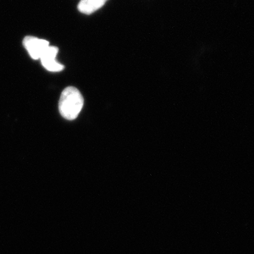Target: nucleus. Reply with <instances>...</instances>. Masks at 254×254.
<instances>
[{"instance_id":"4","label":"nucleus","mask_w":254,"mask_h":254,"mask_svg":"<svg viewBox=\"0 0 254 254\" xmlns=\"http://www.w3.org/2000/svg\"><path fill=\"white\" fill-rule=\"evenodd\" d=\"M108 0H81L78 9L83 14L90 15L104 6Z\"/></svg>"},{"instance_id":"1","label":"nucleus","mask_w":254,"mask_h":254,"mask_svg":"<svg viewBox=\"0 0 254 254\" xmlns=\"http://www.w3.org/2000/svg\"><path fill=\"white\" fill-rule=\"evenodd\" d=\"M84 100L81 93L75 87L65 88L62 93L59 101V111L64 118L75 120L81 113Z\"/></svg>"},{"instance_id":"3","label":"nucleus","mask_w":254,"mask_h":254,"mask_svg":"<svg viewBox=\"0 0 254 254\" xmlns=\"http://www.w3.org/2000/svg\"><path fill=\"white\" fill-rule=\"evenodd\" d=\"M58 51L57 47L50 46L40 58L43 67L51 72H59L64 69L63 65L56 60Z\"/></svg>"},{"instance_id":"2","label":"nucleus","mask_w":254,"mask_h":254,"mask_svg":"<svg viewBox=\"0 0 254 254\" xmlns=\"http://www.w3.org/2000/svg\"><path fill=\"white\" fill-rule=\"evenodd\" d=\"M23 46L32 59L40 60L43 53L49 48V42L36 37L27 36L23 39Z\"/></svg>"}]
</instances>
